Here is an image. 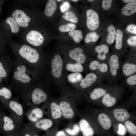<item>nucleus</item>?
<instances>
[{"label": "nucleus", "mask_w": 136, "mask_h": 136, "mask_svg": "<svg viewBox=\"0 0 136 136\" xmlns=\"http://www.w3.org/2000/svg\"><path fill=\"white\" fill-rule=\"evenodd\" d=\"M4 107L10 111V114L9 116L18 127H21L24 115L23 105L15 100H10Z\"/></svg>", "instance_id": "nucleus-1"}, {"label": "nucleus", "mask_w": 136, "mask_h": 136, "mask_svg": "<svg viewBox=\"0 0 136 136\" xmlns=\"http://www.w3.org/2000/svg\"><path fill=\"white\" fill-rule=\"evenodd\" d=\"M20 128L3 111L0 113V130L7 135L17 133Z\"/></svg>", "instance_id": "nucleus-2"}, {"label": "nucleus", "mask_w": 136, "mask_h": 136, "mask_svg": "<svg viewBox=\"0 0 136 136\" xmlns=\"http://www.w3.org/2000/svg\"><path fill=\"white\" fill-rule=\"evenodd\" d=\"M19 53L22 57L31 63H36L39 58L38 51L27 45L22 46L19 50Z\"/></svg>", "instance_id": "nucleus-3"}, {"label": "nucleus", "mask_w": 136, "mask_h": 136, "mask_svg": "<svg viewBox=\"0 0 136 136\" xmlns=\"http://www.w3.org/2000/svg\"><path fill=\"white\" fill-rule=\"evenodd\" d=\"M53 122L50 119L48 118L41 119L35 122H29L23 124L22 126L36 131L37 130H47L52 125Z\"/></svg>", "instance_id": "nucleus-4"}, {"label": "nucleus", "mask_w": 136, "mask_h": 136, "mask_svg": "<svg viewBox=\"0 0 136 136\" xmlns=\"http://www.w3.org/2000/svg\"><path fill=\"white\" fill-rule=\"evenodd\" d=\"M12 15L19 26L23 28L28 27L31 20L30 17L24 11L19 9L15 10Z\"/></svg>", "instance_id": "nucleus-5"}, {"label": "nucleus", "mask_w": 136, "mask_h": 136, "mask_svg": "<svg viewBox=\"0 0 136 136\" xmlns=\"http://www.w3.org/2000/svg\"><path fill=\"white\" fill-rule=\"evenodd\" d=\"M86 25L88 28L91 30L97 29L99 25V20L97 13L92 9L88 10L86 12Z\"/></svg>", "instance_id": "nucleus-6"}, {"label": "nucleus", "mask_w": 136, "mask_h": 136, "mask_svg": "<svg viewBox=\"0 0 136 136\" xmlns=\"http://www.w3.org/2000/svg\"><path fill=\"white\" fill-rule=\"evenodd\" d=\"M26 38L29 44L35 46L41 45L44 40L42 34L38 31L35 30L29 31L26 35Z\"/></svg>", "instance_id": "nucleus-7"}, {"label": "nucleus", "mask_w": 136, "mask_h": 136, "mask_svg": "<svg viewBox=\"0 0 136 136\" xmlns=\"http://www.w3.org/2000/svg\"><path fill=\"white\" fill-rule=\"evenodd\" d=\"M52 73L55 77L58 78L61 74L62 62L61 56L59 55H55L51 62Z\"/></svg>", "instance_id": "nucleus-8"}, {"label": "nucleus", "mask_w": 136, "mask_h": 136, "mask_svg": "<svg viewBox=\"0 0 136 136\" xmlns=\"http://www.w3.org/2000/svg\"><path fill=\"white\" fill-rule=\"evenodd\" d=\"M43 110L38 107L30 108L24 115L30 122H36L41 119L43 116Z\"/></svg>", "instance_id": "nucleus-9"}, {"label": "nucleus", "mask_w": 136, "mask_h": 136, "mask_svg": "<svg viewBox=\"0 0 136 136\" xmlns=\"http://www.w3.org/2000/svg\"><path fill=\"white\" fill-rule=\"evenodd\" d=\"M17 71H16L14 74V78L23 83L29 82L30 79L25 73L26 70L25 66L24 65H20L17 67Z\"/></svg>", "instance_id": "nucleus-10"}, {"label": "nucleus", "mask_w": 136, "mask_h": 136, "mask_svg": "<svg viewBox=\"0 0 136 136\" xmlns=\"http://www.w3.org/2000/svg\"><path fill=\"white\" fill-rule=\"evenodd\" d=\"M69 55L71 58L81 64L84 62L86 58L83 50L80 47L76 48L70 51Z\"/></svg>", "instance_id": "nucleus-11"}, {"label": "nucleus", "mask_w": 136, "mask_h": 136, "mask_svg": "<svg viewBox=\"0 0 136 136\" xmlns=\"http://www.w3.org/2000/svg\"><path fill=\"white\" fill-rule=\"evenodd\" d=\"M62 115L67 119L72 118L74 115V111L72 108L70 104L66 101L60 102L59 105Z\"/></svg>", "instance_id": "nucleus-12"}, {"label": "nucleus", "mask_w": 136, "mask_h": 136, "mask_svg": "<svg viewBox=\"0 0 136 136\" xmlns=\"http://www.w3.org/2000/svg\"><path fill=\"white\" fill-rule=\"evenodd\" d=\"M109 62L110 73L112 76H115L117 74V70L120 67L119 58L117 55L115 54L112 55L110 57Z\"/></svg>", "instance_id": "nucleus-13"}, {"label": "nucleus", "mask_w": 136, "mask_h": 136, "mask_svg": "<svg viewBox=\"0 0 136 136\" xmlns=\"http://www.w3.org/2000/svg\"><path fill=\"white\" fill-rule=\"evenodd\" d=\"M97 78L96 75L93 73L87 74L81 81L80 85L82 88L84 89L89 87L96 81Z\"/></svg>", "instance_id": "nucleus-14"}, {"label": "nucleus", "mask_w": 136, "mask_h": 136, "mask_svg": "<svg viewBox=\"0 0 136 136\" xmlns=\"http://www.w3.org/2000/svg\"><path fill=\"white\" fill-rule=\"evenodd\" d=\"M114 116L118 121L123 122L128 119L130 117V114L126 110L123 109H116L113 112Z\"/></svg>", "instance_id": "nucleus-15"}, {"label": "nucleus", "mask_w": 136, "mask_h": 136, "mask_svg": "<svg viewBox=\"0 0 136 136\" xmlns=\"http://www.w3.org/2000/svg\"><path fill=\"white\" fill-rule=\"evenodd\" d=\"M98 121L102 127L105 129H109L112 125V122L110 118L106 114L101 113L98 116Z\"/></svg>", "instance_id": "nucleus-16"}, {"label": "nucleus", "mask_w": 136, "mask_h": 136, "mask_svg": "<svg viewBox=\"0 0 136 136\" xmlns=\"http://www.w3.org/2000/svg\"><path fill=\"white\" fill-rule=\"evenodd\" d=\"M57 4L55 0H49L46 5L44 13L48 17H51L56 11Z\"/></svg>", "instance_id": "nucleus-17"}, {"label": "nucleus", "mask_w": 136, "mask_h": 136, "mask_svg": "<svg viewBox=\"0 0 136 136\" xmlns=\"http://www.w3.org/2000/svg\"><path fill=\"white\" fill-rule=\"evenodd\" d=\"M94 50L98 53V58L101 60H104L106 58V55L109 52V48L107 45L103 44L96 46Z\"/></svg>", "instance_id": "nucleus-18"}, {"label": "nucleus", "mask_w": 136, "mask_h": 136, "mask_svg": "<svg viewBox=\"0 0 136 136\" xmlns=\"http://www.w3.org/2000/svg\"><path fill=\"white\" fill-rule=\"evenodd\" d=\"M89 67L91 70L98 69L100 72L103 73L106 72L108 69V66L106 63H100L96 60H94L91 62L89 64Z\"/></svg>", "instance_id": "nucleus-19"}, {"label": "nucleus", "mask_w": 136, "mask_h": 136, "mask_svg": "<svg viewBox=\"0 0 136 136\" xmlns=\"http://www.w3.org/2000/svg\"><path fill=\"white\" fill-rule=\"evenodd\" d=\"M136 12V3L133 2L127 4L123 8L122 14L125 16L130 15Z\"/></svg>", "instance_id": "nucleus-20"}, {"label": "nucleus", "mask_w": 136, "mask_h": 136, "mask_svg": "<svg viewBox=\"0 0 136 136\" xmlns=\"http://www.w3.org/2000/svg\"><path fill=\"white\" fill-rule=\"evenodd\" d=\"M51 116L54 119L60 118L62 116L61 110L59 105L55 102L52 103L50 105Z\"/></svg>", "instance_id": "nucleus-21"}, {"label": "nucleus", "mask_w": 136, "mask_h": 136, "mask_svg": "<svg viewBox=\"0 0 136 136\" xmlns=\"http://www.w3.org/2000/svg\"><path fill=\"white\" fill-rule=\"evenodd\" d=\"M116 98L108 93L103 97L102 99V103L107 107H110L114 105L116 103Z\"/></svg>", "instance_id": "nucleus-22"}, {"label": "nucleus", "mask_w": 136, "mask_h": 136, "mask_svg": "<svg viewBox=\"0 0 136 136\" xmlns=\"http://www.w3.org/2000/svg\"><path fill=\"white\" fill-rule=\"evenodd\" d=\"M122 70L125 75L129 76L136 72V65L133 63H125L123 66Z\"/></svg>", "instance_id": "nucleus-23"}, {"label": "nucleus", "mask_w": 136, "mask_h": 136, "mask_svg": "<svg viewBox=\"0 0 136 136\" xmlns=\"http://www.w3.org/2000/svg\"><path fill=\"white\" fill-rule=\"evenodd\" d=\"M108 34L107 37L106 41L110 44H113L115 39L116 31L115 26L112 25H109L108 27Z\"/></svg>", "instance_id": "nucleus-24"}, {"label": "nucleus", "mask_w": 136, "mask_h": 136, "mask_svg": "<svg viewBox=\"0 0 136 136\" xmlns=\"http://www.w3.org/2000/svg\"><path fill=\"white\" fill-rule=\"evenodd\" d=\"M106 93V91L103 88L98 87L95 88L90 95V98L93 100L103 97Z\"/></svg>", "instance_id": "nucleus-25"}, {"label": "nucleus", "mask_w": 136, "mask_h": 136, "mask_svg": "<svg viewBox=\"0 0 136 136\" xmlns=\"http://www.w3.org/2000/svg\"><path fill=\"white\" fill-rule=\"evenodd\" d=\"M5 21L10 26L12 33H17L19 31V26L12 17H9L7 18L6 19Z\"/></svg>", "instance_id": "nucleus-26"}, {"label": "nucleus", "mask_w": 136, "mask_h": 136, "mask_svg": "<svg viewBox=\"0 0 136 136\" xmlns=\"http://www.w3.org/2000/svg\"><path fill=\"white\" fill-rule=\"evenodd\" d=\"M66 68L68 71L74 73L82 72L83 69L82 64L78 62L73 64L68 63Z\"/></svg>", "instance_id": "nucleus-27"}, {"label": "nucleus", "mask_w": 136, "mask_h": 136, "mask_svg": "<svg viewBox=\"0 0 136 136\" xmlns=\"http://www.w3.org/2000/svg\"><path fill=\"white\" fill-rule=\"evenodd\" d=\"M0 96L3 97L5 100L2 104L4 106L5 104L10 100L12 96V93L11 91L6 87L0 88Z\"/></svg>", "instance_id": "nucleus-28"}, {"label": "nucleus", "mask_w": 136, "mask_h": 136, "mask_svg": "<svg viewBox=\"0 0 136 136\" xmlns=\"http://www.w3.org/2000/svg\"><path fill=\"white\" fill-rule=\"evenodd\" d=\"M68 34L72 38L74 41L77 43H79L83 38L82 32L80 30H73L69 31Z\"/></svg>", "instance_id": "nucleus-29"}, {"label": "nucleus", "mask_w": 136, "mask_h": 136, "mask_svg": "<svg viewBox=\"0 0 136 136\" xmlns=\"http://www.w3.org/2000/svg\"><path fill=\"white\" fill-rule=\"evenodd\" d=\"M116 36L115 47L117 49H120L122 45L123 33L121 30L118 29L116 31Z\"/></svg>", "instance_id": "nucleus-30"}, {"label": "nucleus", "mask_w": 136, "mask_h": 136, "mask_svg": "<svg viewBox=\"0 0 136 136\" xmlns=\"http://www.w3.org/2000/svg\"><path fill=\"white\" fill-rule=\"evenodd\" d=\"M62 17L65 20L73 23H77L78 20V18L74 13L71 11L66 12L63 15Z\"/></svg>", "instance_id": "nucleus-31"}, {"label": "nucleus", "mask_w": 136, "mask_h": 136, "mask_svg": "<svg viewBox=\"0 0 136 136\" xmlns=\"http://www.w3.org/2000/svg\"><path fill=\"white\" fill-rule=\"evenodd\" d=\"M99 36L96 32H92L87 33L84 39L85 42L88 43L91 42H95L99 38Z\"/></svg>", "instance_id": "nucleus-32"}, {"label": "nucleus", "mask_w": 136, "mask_h": 136, "mask_svg": "<svg viewBox=\"0 0 136 136\" xmlns=\"http://www.w3.org/2000/svg\"><path fill=\"white\" fill-rule=\"evenodd\" d=\"M82 76L80 73H74L69 74L67 76V79L69 82L71 83H75L81 81Z\"/></svg>", "instance_id": "nucleus-33"}, {"label": "nucleus", "mask_w": 136, "mask_h": 136, "mask_svg": "<svg viewBox=\"0 0 136 136\" xmlns=\"http://www.w3.org/2000/svg\"><path fill=\"white\" fill-rule=\"evenodd\" d=\"M35 131L22 126L19 129V133L20 136H39L35 134Z\"/></svg>", "instance_id": "nucleus-34"}, {"label": "nucleus", "mask_w": 136, "mask_h": 136, "mask_svg": "<svg viewBox=\"0 0 136 136\" xmlns=\"http://www.w3.org/2000/svg\"><path fill=\"white\" fill-rule=\"evenodd\" d=\"M76 27V24L69 23L66 24H63L60 25L58 29L60 31L62 32L70 31L75 30Z\"/></svg>", "instance_id": "nucleus-35"}, {"label": "nucleus", "mask_w": 136, "mask_h": 136, "mask_svg": "<svg viewBox=\"0 0 136 136\" xmlns=\"http://www.w3.org/2000/svg\"><path fill=\"white\" fill-rule=\"evenodd\" d=\"M125 124L130 133L136 134V126L131 122L130 121H126L125 122Z\"/></svg>", "instance_id": "nucleus-36"}, {"label": "nucleus", "mask_w": 136, "mask_h": 136, "mask_svg": "<svg viewBox=\"0 0 136 136\" xmlns=\"http://www.w3.org/2000/svg\"><path fill=\"white\" fill-rule=\"evenodd\" d=\"M65 130L66 132L69 134L74 136L78 133L80 131V129L79 127L77 124H75L73 126L72 129L67 128Z\"/></svg>", "instance_id": "nucleus-37"}, {"label": "nucleus", "mask_w": 136, "mask_h": 136, "mask_svg": "<svg viewBox=\"0 0 136 136\" xmlns=\"http://www.w3.org/2000/svg\"><path fill=\"white\" fill-rule=\"evenodd\" d=\"M80 130L83 132L90 126L89 122L86 120L83 119L79 122Z\"/></svg>", "instance_id": "nucleus-38"}, {"label": "nucleus", "mask_w": 136, "mask_h": 136, "mask_svg": "<svg viewBox=\"0 0 136 136\" xmlns=\"http://www.w3.org/2000/svg\"><path fill=\"white\" fill-rule=\"evenodd\" d=\"M112 1V0H103L102 3L103 8L106 10L109 9L111 7Z\"/></svg>", "instance_id": "nucleus-39"}, {"label": "nucleus", "mask_w": 136, "mask_h": 136, "mask_svg": "<svg viewBox=\"0 0 136 136\" xmlns=\"http://www.w3.org/2000/svg\"><path fill=\"white\" fill-rule=\"evenodd\" d=\"M82 132L83 136H92L94 133V130L90 126Z\"/></svg>", "instance_id": "nucleus-40"}, {"label": "nucleus", "mask_w": 136, "mask_h": 136, "mask_svg": "<svg viewBox=\"0 0 136 136\" xmlns=\"http://www.w3.org/2000/svg\"><path fill=\"white\" fill-rule=\"evenodd\" d=\"M127 83L130 85L136 84V75H134L129 76L126 79Z\"/></svg>", "instance_id": "nucleus-41"}, {"label": "nucleus", "mask_w": 136, "mask_h": 136, "mask_svg": "<svg viewBox=\"0 0 136 136\" xmlns=\"http://www.w3.org/2000/svg\"><path fill=\"white\" fill-rule=\"evenodd\" d=\"M70 7V3L67 1L65 2L60 7V11L62 13H64L69 10Z\"/></svg>", "instance_id": "nucleus-42"}, {"label": "nucleus", "mask_w": 136, "mask_h": 136, "mask_svg": "<svg viewBox=\"0 0 136 136\" xmlns=\"http://www.w3.org/2000/svg\"><path fill=\"white\" fill-rule=\"evenodd\" d=\"M128 44L131 46H135L136 45V36H131L127 40Z\"/></svg>", "instance_id": "nucleus-43"}, {"label": "nucleus", "mask_w": 136, "mask_h": 136, "mask_svg": "<svg viewBox=\"0 0 136 136\" xmlns=\"http://www.w3.org/2000/svg\"><path fill=\"white\" fill-rule=\"evenodd\" d=\"M127 30L129 32L136 35V25L134 24H130L128 25L126 28Z\"/></svg>", "instance_id": "nucleus-44"}, {"label": "nucleus", "mask_w": 136, "mask_h": 136, "mask_svg": "<svg viewBox=\"0 0 136 136\" xmlns=\"http://www.w3.org/2000/svg\"><path fill=\"white\" fill-rule=\"evenodd\" d=\"M7 75L6 71L4 69L2 63L0 62V77H5Z\"/></svg>", "instance_id": "nucleus-45"}, {"label": "nucleus", "mask_w": 136, "mask_h": 136, "mask_svg": "<svg viewBox=\"0 0 136 136\" xmlns=\"http://www.w3.org/2000/svg\"><path fill=\"white\" fill-rule=\"evenodd\" d=\"M118 133L121 135L124 134L125 133V128L121 124H119Z\"/></svg>", "instance_id": "nucleus-46"}, {"label": "nucleus", "mask_w": 136, "mask_h": 136, "mask_svg": "<svg viewBox=\"0 0 136 136\" xmlns=\"http://www.w3.org/2000/svg\"><path fill=\"white\" fill-rule=\"evenodd\" d=\"M56 136H66L64 132L63 131H60L58 132Z\"/></svg>", "instance_id": "nucleus-47"}, {"label": "nucleus", "mask_w": 136, "mask_h": 136, "mask_svg": "<svg viewBox=\"0 0 136 136\" xmlns=\"http://www.w3.org/2000/svg\"><path fill=\"white\" fill-rule=\"evenodd\" d=\"M122 1L124 3H129L133 2H136V1L135 0H123Z\"/></svg>", "instance_id": "nucleus-48"}, {"label": "nucleus", "mask_w": 136, "mask_h": 136, "mask_svg": "<svg viewBox=\"0 0 136 136\" xmlns=\"http://www.w3.org/2000/svg\"><path fill=\"white\" fill-rule=\"evenodd\" d=\"M6 136H20L18 132L16 133L7 135Z\"/></svg>", "instance_id": "nucleus-49"}, {"label": "nucleus", "mask_w": 136, "mask_h": 136, "mask_svg": "<svg viewBox=\"0 0 136 136\" xmlns=\"http://www.w3.org/2000/svg\"><path fill=\"white\" fill-rule=\"evenodd\" d=\"M3 108L2 106L0 105V113L3 111Z\"/></svg>", "instance_id": "nucleus-50"}, {"label": "nucleus", "mask_w": 136, "mask_h": 136, "mask_svg": "<svg viewBox=\"0 0 136 136\" xmlns=\"http://www.w3.org/2000/svg\"><path fill=\"white\" fill-rule=\"evenodd\" d=\"M87 1L89 2H92L94 0H87Z\"/></svg>", "instance_id": "nucleus-51"}, {"label": "nucleus", "mask_w": 136, "mask_h": 136, "mask_svg": "<svg viewBox=\"0 0 136 136\" xmlns=\"http://www.w3.org/2000/svg\"><path fill=\"white\" fill-rule=\"evenodd\" d=\"M71 1L74 2H77L78 1V0H72Z\"/></svg>", "instance_id": "nucleus-52"}, {"label": "nucleus", "mask_w": 136, "mask_h": 136, "mask_svg": "<svg viewBox=\"0 0 136 136\" xmlns=\"http://www.w3.org/2000/svg\"><path fill=\"white\" fill-rule=\"evenodd\" d=\"M56 1L58 2H60L62 1L61 0H57Z\"/></svg>", "instance_id": "nucleus-53"}]
</instances>
